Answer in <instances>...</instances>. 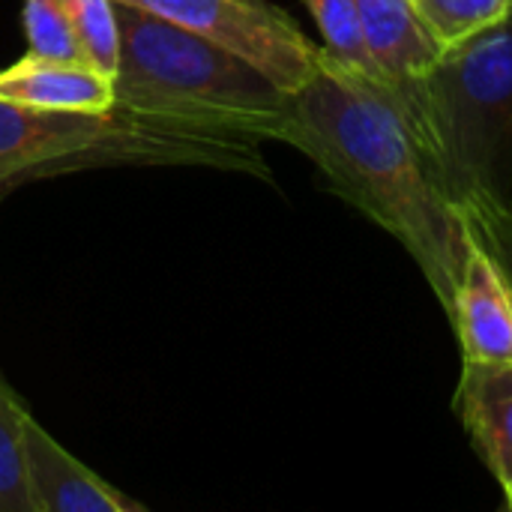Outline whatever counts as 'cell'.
<instances>
[{
	"instance_id": "30bf717a",
	"label": "cell",
	"mask_w": 512,
	"mask_h": 512,
	"mask_svg": "<svg viewBox=\"0 0 512 512\" xmlns=\"http://www.w3.org/2000/svg\"><path fill=\"white\" fill-rule=\"evenodd\" d=\"M456 411L477 456L504 489L512 483V363H462Z\"/></svg>"
},
{
	"instance_id": "7c38bea8",
	"label": "cell",
	"mask_w": 512,
	"mask_h": 512,
	"mask_svg": "<svg viewBox=\"0 0 512 512\" xmlns=\"http://www.w3.org/2000/svg\"><path fill=\"white\" fill-rule=\"evenodd\" d=\"M30 411L0 375V512H33L24 468V417Z\"/></svg>"
},
{
	"instance_id": "ba28073f",
	"label": "cell",
	"mask_w": 512,
	"mask_h": 512,
	"mask_svg": "<svg viewBox=\"0 0 512 512\" xmlns=\"http://www.w3.org/2000/svg\"><path fill=\"white\" fill-rule=\"evenodd\" d=\"M24 468L33 512H141L144 507L105 483L60 447L36 417H24Z\"/></svg>"
},
{
	"instance_id": "9c48e42d",
	"label": "cell",
	"mask_w": 512,
	"mask_h": 512,
	"mask_svg": "<svg viewBox=\"0 0 512 512\" xmlns=\"http://www.w3.org/2000/svg\"><path fill=\"white\" fill-rule=\"evenodd\" d=\"M0 99L42 111L99 114L114 108V75L84 63L24 54L0 72Z\"/></svg>"
},
{
	"instance_id": "52a82bcc",
	"label": "cell",
	"mask_w": 512,
	"mask_h": 512,
	"mask_svg": "<svg viewBox=\"0 0 512 512\" xmlns=\"http://www.w3.org/2000/svg\"><path fill=\"white\" fill-rule=\"evenodd\" d=\"M447 318L459 336L462 363H512L510 279L474 234Z\"/></svg>"
},
{
	"instance_id": "5bb4252c",
	"label": "cell",
	"mask_w": 512,
	"mask_h": 512,
	"mask_svg": "<svg viewBox=\"0 0 512 512\" xmlns=\"http://www.w3.org/2000/svg\"><path fill=\"white\" fill-rule=\"evenodd\" d=\"M72 30L78 36L81 54L90 66L114 75L120 57V27L117 0H63Z\"/></svg>"
},
{
	"instance_id": "7a4b0ae2",
	"label": "cell",
	"mask_w": 512,
	"mask_h": 512,
	"mask_svg": "<svg viewBox=\"0 0 512 512\" xmlns=\"http://www.w3.org/2000/svg\"><path fill=\"white\" fill-rule=\"evenodd\" d=\"M114 105L225 138L279 141L288 93L234 51L147 9L117 3Z\"/></svg>"
},
{
	"instance_id": "6da1fadb",
	"label": "cell",
	"mask_w": 512,
	"mask_h": 512,
	"mask_svg": "<svg viewBox=\"0 0 512 512\" xmlns=\"http://www.w3.org/2000/svg\"><path fill=\"white\" fill-rule=\"evenodd\" d=\"M279 141L306 153L339 198L414 258L450 315L471 231L399 102L321 48L312 78L288 93Z\"/></svg>"
},
{
	"instance_id": "4fadbf2b",
	"label": "cell",
	"mask_w": 512,
	"mask_h": 512,
	"mask_svg": "<svg viewBox=\"0 0 512 512\" xmlns=\"http://www.w3.org/2000/svg\"><path fill=\"white\" fill-rule=\"evenodd\" d=\"M411 6L441 51L456 48L512 12V0H411Z\"/></svg>"
},
{
	"instance_id": "e0dca14e",
	"label": "cell",
	"mask_w": 512,
	"mask_h": 512,
	"mask_svg": "<svg viewBox=\"0 0 512 512\" xmlns=\"http://www.w3.org/2000/svg\"><path fill=\"white\" fill-rule=\"evenodd\" d=\"M504 498H507V507L512 510V483H507V486H504Z\"/></svg>"
},
{
	"instance_id": "3957f363",
	"label": "cell",
	"mask_w": 512,
	"mask_h": 512,
	"mask_svg": "<svg viewBox=\"0 0 512 512\" xmlns=\"http://www.w3.org/2000/svg\"><path fill=\"white\" fill-rule=\"evenodd\" d=\"M426 147L459 204L512 198V12L441 51L423 84Z\"/></svg>"
},
{
	"instance_id": "8fae6325",
	"label": "cell",
	"mask_w": 512,
	"mask_h": 512,
	"mask_svg": "<svg viewBox=\"0 0 512 512\" xmlns=\"http://www.w3.org/2000/svg\"><path fill=\"white\" fill-rule=\"evenodd\" d=\"M306 6L324 36V54L357 75L375 78V66L363 36L360 0H306Z\"/></svg>"
},
{
	"instance_id": "5b68a950",
	"label": "cell",
	"mask_w": 512,
	"mask_h": 512,
	"mask_svg": "<svg viewBox=\"0 0 512 512\" xmlns=\"http://www.w3.org/2000/svg\"><path fill=\"white\" fill-rule=\"evenodd\" d=\"M147 9L183 30H192L261 69L285 93L300 90L321 57V48L267 0H117Z\"/></svg>"
},
{
	"instance_id": "9a60e30c",
	"label": "cell",
	"mask_w": 512,
	"mask_h": 512,
	"mask_svg": "<svg viewBox=\"0 0 512 512\" xmlns=\"http://www.w3.org/2000/svg\"><path fill=\"white\" fill-rule=\"evenodd\" d=\"M24 33H27L30 54L57 57V60H84L63 0H24Z\"/></svg>"
},
{
	"instance_id": "277c9868",
	"label": "cell",
	"mask_w": 512,
	"mask_h": 512,
	"mask_svg": "<svg viewBox=\"0 0 512 512\" xmlns=\"http://www.w3.org/2000/svg\"><path fill=\"white\" fill-rule=\"evenodd\" d=\"M144 120L111 111H42L0 99V186L21 174L57 171L78 162H135Z\"/></svg>"
},
{
	"instance_id": "8992f818",
	"label": "cell",
	"mask_w": 512,
	"mask_h": 512,
	"mask_svg": "<svg viewBox=\"0 0 512 512\" xmlns=\"http://www.w3.org/2000/svg\"><path fill=\"white\" fill-rule=\"evenodd\" d=\"M360 15L378 84L399 102L426 144L423 84L441 57V45L426 30L411 0H360Z\"/></svg>"
},
{
	"instance_id": "2e32d148",
	"label": "cell",
	"mask_w": 512,
	"mask_h": 512,
	"mask_svg": "<svg viewBox=\"0 0 512 512\" xmlns=\"http://www.w3.org/2000/svg\"><path fill=\"white\" fill-rule=\"evenodd\" d=\"M459 213L471 234L498 258L512 288V198L471 192L459 201Z\"/></svg>"
}]
</instances>
